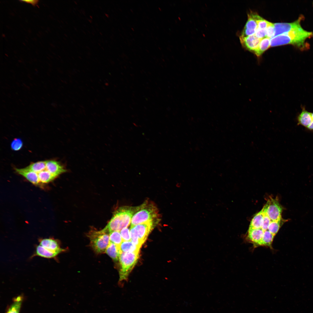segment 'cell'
I'll return each instance as SVG.
<instances>
[{"instance_id": "obj_1", "label": "cell", "mask_w": 313, "mask_h": 313, "mask_svg": "<svg viewBox=\"0 0 313 313\" xmlns=\"http://www.w3.org/2000/svg\"><path fill=\"white\" fill-rule=\"evenodd\" d=\"M312 34V32L304 30L301 27L294 29L270 39V46L275 47L287 44L293 45L300 49L308 47L305 40Z\"/></svg>"}, {"instance_id": "obj_2", "label": "cell", "mask_w": 313, "mask_h": 313, "mask_svg": "<svg viewBox=\"0 0 313 313\" xmlns=\"http://www.w3.org/2000/svg\"><path fill=\"white\" fill-rule=\"evenodd\" d=\"M137 209V207H119L114 212L111 219L103 229L110 234L112 232L119 231L127 227L131 223Z\"/></svg>"}, {"instance_id": "obj_3", "label": "cell", "mask_w": 313, "mask_h": 313, "mask_svg": "<svg viewBox=\"0 0 313 313\" xmlns=\"http://www.w3.org/2000/svg\"><path fill=\"white\" fill-rule=\"evenodd\" d=\"M158 209L155 204L149 201L137 206L136 212L131 220V226L156 219L158 216Z\"/></svg>"}, {"instance_id": "obj_4", "label": "cell", "mask_w": 313, "mask_h": 313, "mask_svg": "<svg viewBox=\"0 0 313 313\" xmlns=\"http://www.w3.org/2000/svg\"><path fill=\"white\" fill-rule=\"evenodd\" d=\"M157 221L158 219H156L131 226L130 233L132 242L141 247Z\"/></svg>"}, {"instance_id": "obj_5", "label": "cell", "mask_w": 313, "mask_h": 313, "mask_svg": "<svg viewBox=\"0 0 313 313\" xmlns=\"http://www.w3.org/2000/svg\"><path fill=\"white\" fill-rule=\"evenodd\" d=\"M91 246L97 253L105 252L110 241L109 233L103 229L101 230L92 229L87 234Z\"/></svg>"}, {"instance_id": "obj_6", "label": "cell", "mask_w": 313, "mask_h": 313, "mask_svg": "<svg viewBox=\"0 0 313 313\" xmlns=\"http://www.w3.org/2000/svg\"><path fill=\"white\" fill-rule=\"evenodd\" d=\"M139 252H122L119 261L120 268L119 281L126 280L128 276L137 263L139 257Z\"/></svg>"}, {"instance_id": "obj_7", "label": "cell", "mask_w": 313, "mask_h": 313, "mask_svg": "<svg viewBox=\"0 0 313 313\" xmlns=\"http://www.w3.org/2000/svg\"><path fill=\"white\" fill-rule=\"evenodd\" d=\"M283 208L278 200L270 197L262 210L265 212L271 221H277L281 218Z\"/></svg>"}, {"instance_id": "obj_8", "label": "cell", "mask_w": 313, "mask_h": 313, "mask_svg": "<svg viewBox=\"0 0 313 313\" xmlns=\"http://www.w3.org/2000/svg\"><path fill=\"white\" fill-rule=\"evenodd\" d=\"M259 16L257 14L252 12L248 14V20L240 36V39L244 38L255 34L257 28V20Z\"/></svg>"}, {"instance_id": "obj_9", "label": "cell", "mask_w": 313, "mask_h": 313, "mask_svg": "<svg viewBox=\"0 0 313 313\" xmlns=\"http://www.w3.org/2000/svg\"><path fill=\"white\" fill-rule=\"evenodd\" d=\"M302 19V16H301L297 20L293 22L276 23L274 24L275 31L274 37L301 27L300 22Z\"/></svg>"}, {"instance_id": "obj_10", "label": "cell", "mask_w": 313, "mask_h": 313, "mask_svg": "<svg viewBox=\"0 0 313 313\" xmlns=\"http://www.w3.org/2000/svg\"><path fill=\"white\" fill-rule=\"evenodd\" d=\"M39 242V245L59 254L65 251V249L61 248L58 240L53 238L40 239Z\"/></svg>"}, {"instance_id": "obj_11", "label": "cell", "mask_w": 313, "mask_h": 313, "mask_svg": "<svg viewBox=\"0 0 313 313\" xmlns=\"http://www.w3.org/2000/svg\"><path fill=\"white\" fill-rule=\"evenodd\" d=\"M302 111L297 117V125H301L307 129L313 121L312 112L306 110L304 106H301Z\"/></svg>"}, {"instance_id": "obj_12", "label": "cell", "mask_w": 313, "mask_h": 313, "mask_svg": "<svg viewBox=\"0 0 313 313\" xmlns=\"http://www.w3.org/2000/svg\"><path fill=\"white\" fill-rule=\"evenodd\" d=\"M46 170L56 177L67 171L59 162L55 160L46 161Z\"/></svg>"}, {"instance_id": "obj_13", "label": "cell", "mask_w": 313, "mask_h": 313, "mask_svg": "<svg viewBox=\"0 0 313 313\" xmlns=\"http://www.w3.org/2000/svg\"><path fill=\"white\" fill-rule=\"evenodd\" d=\"M240 39L243 46L252 52L258 47L262 39L257 37L254 34Z\"/></svg>"}, {"instance_id": "obj_14", "label": "cell", "mask_w": 313, "mask_h": 313, "mask_svg": "<svg viewBox=\"0 0 313 313\" xmlns=\"http://www.w3.org/2000/svg\"><path fill=\"white\" fill-rule=\"evenodd\" d=\"M16 171L25 177L28 181L34 185H38L39 181L38 174L31 171L26 170L23 168H16Z\"/></svg>"}, {"instance_id": "obj_15", "label": "cell", "mask_w": 313, "mask_h": 313, "mask_svg": "<svg viewBox=\"0 0 313 313\" xmlns=\"http://www.w3.org/2000/svg\"><path fill=\"white\" fill-rule=\"evenodd\" d=\"M264 232L261 229L249 228L248 237L254 243L261 245L262 239Z\"/></svg>"}, {"instance_id": "obj_16", "label": "cell", "mask_w": 313, "mask_h": 313, "mask_svg": "<svg viewBox=\"0 0 313 313\" xmlns=\"http://www.w3.org/2000/svg\"><path fill=\"white\" fill-rule=\"evenodd\" d=\"M59 254L49 251L40 245L36 247L35 251L34 256H38L47 259L55 258Z\"/></svg>"}, {"instance_id": "obj_17", "label": "cell", "mask_w": 313, "mask_h": 313, "mask_svg": "<svg viewBox=\"0 0 313 313\" xmlns=\"http://www.w3.org/2000/svg\"><path fill=\"white\" fill-rule=\"evenodd\" d=\"M105 252L114 261H116L119 259L120 255L121 253L119 247L111 242H110Z\"/></svg>"}, {"instance_id": "obj_18", "label": "cell", "mask_w": 313, "mask_h": 313, "mask_svg": "<svg viewBox=\"0 0 313 313\" xmlns=\"http://www.w3.org/2000/svg\"><path fill=\"white\" fill-rule=\"evenodd\" d=\"M23 300V297L21 295L14 298L5 313H19Z\"/></svg>"}, {"instance_id": "obj_19", "label": "cell", "mask_w": 313, "mask_h": 313, "mask_svg": "<svg viewBox=\"0 0 313 313\" xmlns=\"http://www.w3.org/2000/svg\"><path fill=\"white\" fill-rule=\"evenodd\" d=\"M270 46V39L265 37L261 39L258 47L253 52L259 58Z\"/></svg>"}, {"instance_id": "obj_20", "label": "cell", "mask_w": 313, "mask_h": 313, "mask_svg": "<svg viewBox=\"0 0 313 313\" xmlns=\"http://www.w3.org/2000/svg\"><path fill=\"white\" fill-rule=\"evenodd\" d=\"M140 248L130 241H123L119 246L121 252H139Z\"/></svg>"}, {"instance_id": "obj_21", "label": "cell", "mask_w": 313, "mask_h": 313, "mask_svg": "<svg viewBox=\"0 0 313 313\" xmlns=\"http://www.w3.org/2000/svg\"><path fill=\"white\" fill-rule=\"evenodd\" d=\"M46 161H41L31 163L23 169L26 170L31 171L38 173L46 169Z\"/></svg>"}, {"instance_id": "obj_22", "label": "cell", "mask_w": 313, "mask_h": 313, "mask_svg": "<svg viewBox=\"0 0 313 313\" xmlns=\"http://www.w3.org/2000/svg\"><path fill=\"white\" fill-rule=\"evenodd\" d=\"M263 220V215L261 210L253 217L250 222L249 228H261Z\"/></svg>"}, {"instance_id": "obj_23", "label": "cell", "mask_w": 313, "mask_h": 313, "mask_svg": "<svg viewBox=\"0 0 313 313\" xmlns=\"http://www.w3.org/2000/svg\"><path fill=\"white\" fill-rule=\"evenodd\" d=\"M39 181L42 183H48L56 177L46 169L38 173Z\"/></svg>"}, {"instance_id": "obj_24", "label": "cell", "mask_w": 313, "mask_h": 313, "mask_svg": "<svg viewBox=\"0 0 313 313\" xmlns=\"http://www.w3.org/2000/svg\"><path fill=\"white\" fill-rule=\"evenodd\" d=\"M287 220H284L281 218L278 221H271L268 227V230L275 236L279 231L281 225Z\"/></svg>"}, {"instance_id": "obj_25", "label": "cell", "mask_w": 313, "mask_h": 313, "mask_svg": "<svg viewBox=\"0 0 313 313\" xmlns=\"http://www.w3.org/2000/svg\"><path fill=\"white\" fill-rule=\"evenodd\" d=\"M109 238L110 242L119 247L123 241L119 231H114L110 232L109 234Z\"/></svg>"}, {"instance_id": "obj_26", "label": "cell", "mask_w": 313, "mask_h": 313, "mask_svg": "<svg viewBox=\"0 0 313 313\" xmlns=\"http://www.w3.org/2000/svg\"><path fill=\"white\" fill-rule=\"evenodd\" d=\"M274 236L275 235L271 233L268 230L264 231L262 239L261 245L271 246Z\"/></svg>"}, {"instance_id": "obj_27", "label": "cell", "mask_w": 313, "mask_h": 313, "mask_svg": "<svg viewBox=\"0 0 313 313\" xmlns=\"http://www.w3.org/2000/svg\"><path fill=\"white\" fill-rule=\"evenodd\" d=\"M257 29L265 30L271 22L266 20L259 16L257 20Z\"/></svg>"}, {"instance_id": "obj_28", "label": "cell", "mask_w": 313, "mask_h": 313, "mask_svg": "<svg viewBox=\"0 0 313 313\" xmlns=\"http://www.w3.org/2000/svg\"><path fill=\"white\" fill-rule=\"evenodd\" d=\"M263 215V220L261 229L263 232L268 230V227L271 221L270 218L268 216L265 212L263 211L262 210Z\"/></svg>"}, {"instance_id": "obj_29", "label": "cell", "mask_w": 313, "mask_h": 313, "mask_svg": "<svg viewBox=\"0 0 313 313\" xmlns=\"http://www.w3.org/2000/svg\"><path fill=\"white\" fill-rule=\"evenodd\" d=\"M123 241H130L131 240L130 230L127 228L122 229L120 232Z\"/></svg>"}, {"instance_id": "obj_30", "label": "cell", "mask_w": 313, "mask_h": 313, "mask_svg": "<svg viewBox=\"0 0 313 313\" xmlns=\"http://www.w3.org/2000/svg\"><path fill=\"white\" fill-rule=\"evenodd\" d=\"M266 30V37L271 39L274 37L275 33V31L273 23L271 22L267 28Z\"/></svg>"}, {"instance_id": "obj_31", "label": "cell", "mask_w": 313, "mask_h": 313, "mask_svg": "<svg viewBox=\"0 0 313 313\" xmlns=\"http://www.w3.org/2000/svg\"><path fill=\"white\" fill-rule=\"evenodd\" d=\"M23 143L21 140L19 139H14L11 143L12 149L14 151L19 150L22 147Z\"/></svg>"}, {"instance_id": "obj_32", "label": "cell", "mask_w": 313, "mask_h": 313, "mask_svg": "<svg viewBox=\"0 0 313 313\" xmlns=\"http://www.w3.org/2000/svg\"><path fill=\"white\" fill-rule=\"evenodd\" d=\"M258 38L263 39L266 37V29H257L256 31L254 34Z\"/></svg>"}, {"instance_id": "obj_33", "label": "cell", "mask_w": 313, "mask_h": 313, "mask_svg": "<svg viewBox=\"0 0 313 313\" xmlns=\"http://www.w3.org/2000/svg\"><path fill=\"white\" fill-rule=\"evenodd\" d=\"M19 1L21 2L31 4L34 6L37 4L39 1L38 0H21Z\"/></svg>"}, {"instance_id": "obj_34", "label": "cell", "mask_w": 313, "mask_h": 313, "mask_svg": "<svg viewBox=\"0 0 313 313\" xmlns=\"http://www.w3.org/2000/svg\"><path fill=\"white\" fill-rule=\"evenodd\" d=\"M312 114L313 116V112H312ZM306 130L310 131L313 132V121L311 125Z\"/></svg>"}, {"instance_id": "obj_35", "label": "cell", "mask_w": 313, "mask_h": 313, "mask_svg": "<svg viewBox=\"0 0 313 313\" xmlns=\"http://www.w3.org/2000/svg\"></svg>"}]
</instances>
